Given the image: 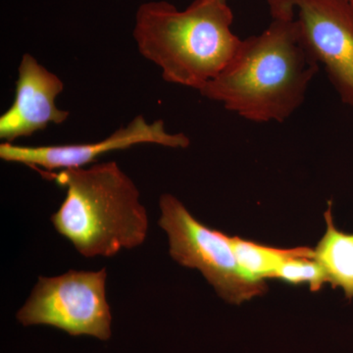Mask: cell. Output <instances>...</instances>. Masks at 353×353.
<instances>
[{
	"instance_id": "11",
	"label": "cell",
	"mask_w": 353,
	"mask_h": 353,
	"mask_svg": "<svg viewBox=\"0 0 353 353\" xmlns=\"http://www.w3.org/2000/svg\"><path fill=\"white\" fill-rule=\"evenodd\" d=\"M272 279L287 284H307L311 292H320L323 285L329 283L328 276L321 264L315 259L294 257L288 259L275 271Z\"/></svg>"
},
{
	"instance_id": "2",
	"label": "cell",
	"mask_w": 353,
	"mask_h": 353,
	"mask_svg": "<svg viewBox=\"0 0 353 353\" xmlns=\"http://www.w3.org/2000/svg\"><path fill=\"white\" fill-rule=\"evenodd\" d=\"M233 21L227 0H194L183 11L167 1L146 2L137 11L134 39L166 82L199 92L240 48Z\"/></svg>"
},
{
	"instance_id": "3",
	"label": "cell",
	"mask_w": 353,
	"mask_h": 353,
	"mask_svg": "<svg viewBox=\"0 0 353 353\" xmlns=\"http://www.w3.org/2000/svg\"><path fill=\"white\" fill-rule=\"evenodd\" d=\"M43 175L66 190L51 223L81 255L112 257L145 243L148 211L138 188L115 161Z\"/></svg>"
},
{
	"instance_id": "7",
	"label": "cell",
	"mask_w": 353,
	"mask_h": 353,
	"mask_svg": "<svg viewBox=\"0 0 353 353\" xmlns=\"http://www.w3.org/2000/svg\"><path fill=\"white\" fill-rule=\"evenodd\" d=\"M157 145L169 148H187L190 139L183 132H169L163 120L148 122L139 115L108 138L90 143L43 146H24L10 143L0 145L3 161L32 167L38 171H63L85 168L97 158L116 150H128L137 145Z\"/></svg>"
},
{
	"instance_id": "1",
	"label": "cell",
	"mask_w": 353,
	"mask_h": 353,
	"mask_svg": "<svg viewBox=\"0 0 353 353\" xmlns=\"http://www.w3.org/2000/svg\"><path fill=\"white\" fill-rule=\"evenodd\" d=\"M271 17L261 34L241 39L231 61L199 90L202 97L252 122L290 118L303 103L319 70L290 20Z\"/></svg>"
},
{
	"instance_id": "12",
	"label": "cell",
	"mask_w": 353,
	"mask_h": 353,
	"mask_svg": "<svg viewBox=\"0 0 353 353\" xmlns=\"http://www.w3.org/2000/svg\"><path fill=\"white\" fill-rule=\"evenodd\" d=\"M347 1H350V3H352L353 4V0H347Z\"/></svg>"
},
{
	"instance_id": "5",
	"label": "cell",
	"mask_w": 353,
	"mask_h": 353,
	"mask_svg": "<svg viewBox=\"0 0 353 353\" xmlns=\"http://www.w3.org/2000/svg\"><path fill=\"white\" fill-rule=\"evenodd\" d=\"M108 270H70L57 277H39L17 312L23 326L54 327L71 336H111L110 306L106 297Z\"/></svg>"
},
{
	"instance_id": "4",
	"label": "cell",
	"mask_w": 353,
	"mask_h": 353,
	"mask_svg": "<svg viewBox=\"0 0 353 353\" xmlns=\"http://www.w3.org/2000/svg\"><path fill=\"white\" fill-rule=\"evenodd\" d=\"M159 209L158 225L167 234L172 259L201 272L221 299L241 304L267 292L265 281L253 280L241 268L228 234L202 224L170 194L160 196Z\"/></svg>"
},
{
	"instance_id": "9",
	"label": "cell",
	"mask_w": 353,
	"mask_h": 353,
	"mask_svg": "<svg viewBox=\"0 0 353 353\" xmlns=\"http://www.w3.org/2000/svg\"><path fill=\"white\" fill-rule=\"evenodd\" d=\"M326 233L315 248V259L322 265L334 288H341L345 297L353 299V234L343 233L334 226L332 202L325 212Z\"/></svg>"
},
{
	"instance_id": "10",
	"label": "cell",
	"mask_w": 353,
	"mask_h": 353,
	"mask_svg": "<svg viewBox=\"0 0 353 353\" xmlns=\"http://www.w3.org/2000/svg\"><path fill=\"white\" fill-rule=\"evenodd\" d=\"M229 241L241 268L255 281L272 279L275 271L288 259H315V250L306 246L284 250L259 245L240 236H229Z\"/></svg>"
},
{
	"instance_id": "8",
	"label": "cell",
	"mask_w": 353,
	"mask_h": 353,
	"mask_svg": "<svg viewBox=\"0 0 353 353\" xmlns=\"http://www.w3.org/2000/svg\"><path fill=\"white\" fill-rule=\"evenodd\" d=\"M64 90L61 79L30 53H25L18 68L15 99L12 105L0 116V139L13 143L16 139L32 136L51 124L68 120V111L58 108L55 101Z\"/></svg>"
},
{
	"instance_id": "6",
	"label": "cell",
	"mask_w": 353,
	"mask_h": 353,
	"mask_svg": "<svg viewBox=\"0 0 353 353\" xmlns=\"http://www.w3.org/2000/svg\"><path fill=\"white\" fill-rule=\"evenodd\" d=\"M271 16L290 20L310 57L353 106V4L347 0H268Z\"/></svg>"
}]
</instances>
